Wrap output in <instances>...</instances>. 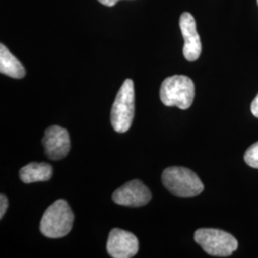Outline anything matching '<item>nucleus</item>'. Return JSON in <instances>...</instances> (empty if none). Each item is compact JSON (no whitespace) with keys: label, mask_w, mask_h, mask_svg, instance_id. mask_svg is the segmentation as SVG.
<instances>
[{"label":"nucleus","mask_w":258,"mask_h":258,"mask_svg":"<svg viewBox=\"0 0 258 258\" xmlns=\"http://www.w3.org/2000/svg\"><path fill=\"white\" fill-rule=\"evenodd\" d=\"M74 214L68 203L56 200L47 209L40 221V232L48 238H61L73 228Z\"/></svg>","instance_id":"obj_1"},{"label":"nucleus","mask_w":258,"mask_h":258,"mask_svg":"<svg viewBox=\"0 0 258 258\" xmlns=\"http://www.w3.org/2000/svg\"><path fill=\"white\" fill-rule=\"evenodd\" d=\"M195 97V86L190 78L174 75L166 78L160 88V99L166 106H176L187 109Z\"/></svg>","instance_id":"obj_2"},{"label":"nucleus","mask_w":258,"mask_h":258,"mask_svg":"<svg viewBox=\"0 0 258 258\" xmlns=\"http://www.w3.org/2000/svg\"><path fill=\"white\" fill-rule=\"evenodd\" d=\"M162 181L169 192L180 197H192L204 190L203 183L198 175L182 166H171L165 169Z\"/></svg>","instance_id":"obj_3"},{"label":"nucleus","mask_w":258,"mask_h":258,"mask_svg":"<svg viewBox=\"0 0 258 258\" xmlns=\"http://www.w3.org/2000/svg\"><path fill=\"white\" fill-rule=\"evenodd\" d=\"M135 113V91L132 80H125L116 96L111 109V124L119 133L128 131Z\"/></svg>","instance_id":"obj_4"},{"label":"nucleus","mask_w":258,"mask_h":258,"mask_svg":"<svg viewBox=\"0 0 258 258\" xmlns=\"http://www.w3.org/2000/svg\"><path fill=\"white\" fill-rule=\"evenodd\" d=\"M194 240L212 256L227 257L238 248V242L234 236L216 229H199L194 233Z\"/></svg>","instance_id":"obj_5"},{"label":"nucleus","mask_w":258,"mask_h":258,"mask_svg":"<svg viewBox=\"0 0 258 258\" xmlns=\"http://www.w3.org/2000/svg\"><path fill=\"white\" fill-rule=\"evenodd\" d=\"M112 199L120 206L137 208L149 203L151 194L141 181L133 180L118 188L112 195Z\"/></svg>","instance_id":"obj_6"},{"label":"nucleus","mask_w":258,"mask_h":258,"mask_svg":"<svg viewBox=\"0 0 258 258\" xmlns=\"http://www.w3.org/2000/svg\"><path fill=\"white\" fill-rule=\"evenodd\" d=\"M106 249L111 257H133L138 252L139 241L129 231L114 229L109 233Z\"/></svg>","instance_id":"obj_7"},{"label":"nucleus","mask_w":258,"mask_h":258,"mask_svg":"<svg viewBox=\"0 0 258 258\" xmlns=\"http://www.w3.org/2000/svg\"><path fill=\"white\" fill-rule=\"evenodd\" d=\"M42 144L45 154L50 160H61L67 156L70 150L68 131L58 125H52L45 130Z\"/></svg>","instance_id":"obj_8"},{"label":"nucleus","mask_w":258,"mask_h":258,"mask_svg":"<svg viewBox=\"0 0 258 258\" xmlns=\"http://www.w3.org/2000/svg\"><path fill=\"white\" fill-rule=\"evenodd\" d=\"M180 29L184 37L183 54L188 61H195L202 52V43L197 32L196 22L191 14L183 13L180 17Z\"/></svg>","instance_id":"obj_9"},{"label":"nucleus","mask_w":258,"mask_h":258,"mask_svg":"<svg viewBox=\"0 0 258 258\" xmlns=\"http://www.w3.org/2000/svg\"><path fill=\"white\" fill-rule=\"evenodd\" d=\"M52 174L53 167L47 163H30L19 170V178L25 184L48 181Z\"/></svg>","instance_id":"obj_10"},{"label":"nucleus","mask_w":258,"mask_h":258,"mask_svg":"<svg viewBox=\"0 0 258 258\" xmlns=\"http://www.w3.org/2000/svg\"><path fill=\"white\" fill-rule=\"evenodd\" d=\"M0 72L14 79H22L26 74L23 65L2 43L0 44Z\"/></svg>","instance_id":"obj_11"},{"label":"nucleus","mask_w":258,"mask_h":258,"mask_svg":"<svg viewBox=\"0 0 258 258\" xmlns=\"http://www.w3.org/2000/svg\"><path fill=\"white\" fill-rule=\"evenodd\" d=\"M244 160L250 167L258 168V142L250 146L245 152Z\"/></svg>","instance_id":"obj_12"},{"label":"nucleus","mask_w":258,"mask_h":258,"mask_svg":"<svg viewBox=\"0 0 258 258\" xmlns=\"http://www.w3.org/2000/svg\"><path fill=\"white\" fill-rule=\"evenodd\" d=\"M8 209V199L4 194L0 195V218L2 219Z\"/></svg>","instance_id":"obj_13"},{"label":"nucleus","mask_w":258,"mask_h":258,"mask_svg":"<svg viewBox=\"0 0 258 258\" xmlns=\"http://www.w3.org/2000/svg\"><path fill=\"white\" fill-rule=\"evenodd\" d=\"M250 110H251L252 115H253L254 117L258 118V94L256 95V97L254 98V100L251 102Z\"/></svg>","instance_id":"obj_14"},{"label":"nucleus","mask_w":258,"mask_h":258,"mask_svg":"<svg viewBox=\"0 0 258 258\" xmlns=\"http://www.w3.org/2000/svg\"><path fill=\"white\" fill-rule=\"evenodd\" d=\"M118 1H120V0H99V2H101L103 5L108 6V7H113Z\"/></svg>","instance_id":"obj_15"},{"label":"nucleus","mask_w":258,"mask_h":258,"mask_svg":"<svg viewBox=\"0 0 258 258\" xmlns=\"http://www.w3.org/2000/svg\"><path fill=\"white\" fill-rule=\"evenodd\" d=\"M257 4H258V0H257Z\"/></svg>","instance_id":"obj_16"}]
</instances>
